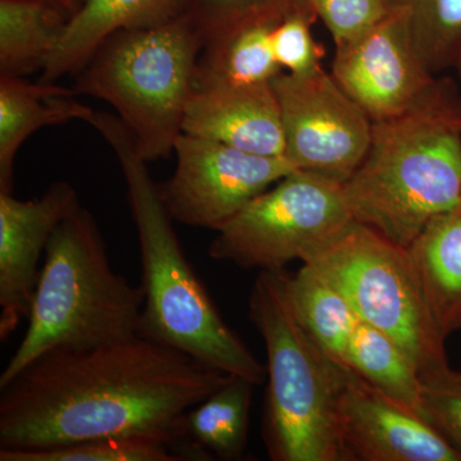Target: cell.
<instances>
[{
    "label": "cell",
    "mask_w": 461,
    "mask_h": 461,
    "mask_svg": "<svg viewBox=\"0 0 461 461\" xmlns=\"http://www.w3.org/2000/svg\"><path fill=\"white\" fill-rule=\"evenodd\" d=\"M230 378L142 335L56 348L0 387V448L147 437L177 453L185 414Z\"/></svg>",
    "instance_id": "6da1fadb"
},
{
    "label": "cell",
    "mask_w": 461,
    "mask_h": 461,
    "mask_svg": "<svg viewBox=\"0 0 461 461\" xmlns=\"http://www.w3.org/2000/svg\"><path fill=\"white\" fill-rule=\"evenodd\" d=\"M114 151L140 245L145 302L139 335L180 350L205 366L259 386L264 366L230 330L176 235L148 163L117 115L94 111L89 120Z\"/></svg>",
    "instance_id": "7a4b0ae2"
},
{
    "label": "cell",
    "mask_w": 461,
    "mask_h": 461,
    "mask_svg": "<svg viewBox=\"0 0 461 461\" xmlns=\"http://www.w3.org/2000/svg\"><path fill=\"white\" fill-rule=\"evenodd\" d=\"M342 191L355 222L405 249L461 204L459 84L439 76L411 111L373 122L368 153Z\"/></svg>",
    "instance_id": "3957f363"
},
{
    "label": "cell",
    "mask_w": 461,
    "mask_h": 461,
    "mask_svg": "<svg viewBox=\"0 0 461 461\" xmlns=\"http://www.w3.org/2000/svg\"><path fill=\"white\" fill-rule=\"evenodd\" d=\"M145 295L114 271L93 214L83 205L50 238L29 327L0 387L56 348H86L139 335Z\"/></svg>",
    "instance_id": "277c9868"
},
{
    "label": "cell",
    "mask_w": 461,
    "mask_h": 461,
    "mask_svg": "<svg viewBox=\"0 0 461 461\" xmlns=\"http://www.w3.org/2000/svg\"><path fill=\"white\" fill-rule=\"evenodd\" d=\"M285 269L260 271L249 317L267 348L263 439L273 461H348L336 405L345 364L324 353L302 326Z\"/></svg>",
    "instance_id": "5b68a950"
},
{
    "label": "cell",
    "mask_w": 461,
    "mask_h": 461,
    "mask_svg": "<svg viewBox=\"0 0 461 461\" xmlns=\"http://www.w3.org/2000/svg\"><path fill=\"white\" fill-rule=\"evenodd\" d=\"M204 41L186 14L112 35L80 69L76 93L114 109L147 163L175 153Z\"/></svg>",
    "instance_id": "8992f818"
},
{
    "label": "cell",
    "mask_w": 461,
    "mask_h": 461,
    "mask_svg": "<svg viewBox=\"0 0 461 461\" xmlns=\"http://www.w3.org/2000/svg\"><path fill=\"white\" fill-rule=\"evenodd\" d=\"M308 264L339 288L360 321L393 339L420 375L448 366L445 339L430 318L405 248L354 222Z\"/></svg>",
    "instance_id": "52a82bcc"
},
{
    "label": "cell",
    "mask_w": 461,
    "mask_h": 461,
    "mask_svg": "<svg viewBox=\"0 0 461 461\" xmlns=\"http://www.w3.org/2000/svg\"><path fill=\"white\" fill-rule=\"evenodd\" d=\"M354 222L342 184L296 169L215 230L208 256L244 269H285L311 262Z\"/></svg>",
    "instance_id": "ba28073f"
},
{
    "label": "cell",
    "mask_w": 461,
    "mask_h": 461,
    "mask_svg": "<svg viewBox=\"0 0 461 461\" xmlns=\"http://www.w3.org/2000/svg\"><path fill=\"white\" fill-rule=\"evenodd\" d=\"M280 108L285 158L296 169L344 184L362 165L373 121L323 67L281 72L272 81Z\"/></svg>",
    "instance_id": "9c48e42d"
},
{
    "label": "cell",
    "mask_w": 461,
    "mask_h": 461,
    "mask_svg": "<svg viewBox=\"0 0 461 461\" xmlns=\"http://www.w3.org/2000/svg\"><path fill=\"white\" fill-rule=\"evenodd\" d=\"M176 168L158 185L169 217L217 230L250 200L296 171L285 157L260 156L209 139L181 133Z\"/></svg>",
    "instance_id": "30bf717a"
},
{
    "label": "cell",
    "mask_w": 461,
    "mask_h": 461,
    "mask_svg": "<svg viewBox=\"0 0 461 461\" xmlns=\"http://www.w3.org/2000/svg\"><path fill=\"white\" fill-rule=\"evenodd\" d=\"M330 75L373 122L411 111L439 77L420 59L408 12L402 7L393 8L359 38L338 45Z\"/></svg>",
    "instance_id": "8fae6325"
},
{
    "label": "cell",
    "mask_w": 461,
    "mask_h": 461,
    "mask_svg": "<svg viewBox=\"0 0 461 461\" xmlns=\"http://www.w3.org/2000/svg\"><path fill=\"white\" fill-rule=\"evenodd\" d=\"M336 417L348 461H461L427 418L345 366Z\"/></svg>",
    "instance_id": "7c38bea8"
},
{
    "label": "cell",
    "mask_w": 461,
    "mask_h": 461,
    "mask_svg": "<svg viewBox=\"0 0 461 461\" xmlns=\"http://www.w3.org/2000/svg\"><path fill=\"white\" fill-rule=\"evenodd\" d=\"M81 206L77 190L56 182L41 198L0 193V339L7 341L29 318L38 286L39 262L54 230Z\"/></svg>",
    "instance_id": "4fadbf2b"
},
{
    "label": "cell",
    "mask_w": 461,
    "mask_h": 461,
    "mask_svg": "<svg viewBox=\"0 0 461 461\" xmlns=\"http://www.w3.org/2000/svg\"><path fill=\"white\" fill-rule=\"evenodd\" d=\"M182 133L260 156L285 157L280 108L272 83L195 81Z\"/></svg>",
    "instance_id": "5bb4252c"
},
{
    "label": "cell",
    "mask_w": 461,
    "mask_h": 461,
    "mask_svg": "<svg viewBox=\"0 0 461 461\" xmlns=\"http://www.w3.org/2000/svg\"><path fill=\"white\" fill-rule=\"evenodd\" d=\"M186 7L187 0H84L67 20L41 69V81L54 83L80 71L114 33L162 25L184 14Z\"/></svg>",
    "instance_id": "9a60e30c"
},
{
    "label": "cell",
    "mask_w": 461,
    "mask_h": 461,
    "mask_svg": "<svg viewBox=\"0 0 461 461\" xmlns=\"http://www.w3.org/2000/svg\"><path fill=\"white\" fill-rule=\"evenodd\" d=\"M76 94L53 83L0 76V193L14 191L17 153L32 133L71 121L89 122L94 111Z\"/></svg>",
    "instance_id": "2e32d148"
},
{
    "label": "cell",
    "mask_w": 461,
    "mask_h": 461,
    "mask_svg": "<svg viewBox=\"0 0 461 461\" xmlns=\"http://www.w3.org/2000/svg\"><path fill=\"white\" fill-rule=\"evenodd\" d=\"M406 250L430 318L446 339L461 330V204L433 218Z\"/></svg>",
    "instance_id": "e0dca14e"
},
{
    "label": "cell",
    "mask_w": 461,
    "mask_h": 461,
    "mask_svg": "<svg viewBox=\"0 0 461 461\" xmlns=\"http://www.w3.org/2000/svg\"><path fill=\"white\" fill-rule=\"evenodd\" d=\"M256 384L232 375L222 387L191 408L182 420L177 446L184 460H240L248 446Z\"/></svg>",
    "instance_id": "ac0fdd59"
},
{
    "label": "cell",
    "mask_w": 461,
    "mask_h": 461,
    "mask_svg": "<svg viewBox=\"0 0 461 461\" xmlns=\"http://www.w3.org/2000/svg\"><path fill=\"white\" fill-rule=\"evenodd\" d=\"M68 14L44 0H0V76L44 68Z\"/></svg>",
    "instance_id": "d6986e66"
},
{
    "label": "cell",
    "mask_w": 461,
    "mask_h": 461,
    "mask_svg": "<svg viewBox=\"0 0 461 461\" xmlns=\"http://www.w3.org/2000/svg\"><path fill=\"white\" fill-rule=\"evenodd\" d=\"M287 295L294 313L306 332L332 359L345 364V354L359 315L339 291L313 264L304 263L288 275Z\"/></svg>",
    "instance_id": "ffe728a7"
},
{
    "label": "cell",
    "mask_w": 461,
    "mask_h": 461,
    "mask_svg": "<svg viewBox=\"0 0 461 461\" xmlns=\"http://www.w3.org/2000/svg\"><path fill=\"white\" fill-rule=\"evenodd\" d=\"M344 363L391 399L427 418L420 372L386 333L360 321L348 342Z\"/></svg>",
    "instance_id": "44dd1931"
},
{
    "label": "cell",
    "mask_w": 461,
    "mask_h": 461,
    "mask_svg": "<svg viewBox=\"0 0 461 461\" xmlns=\"http://www.w3.org/2000/svg\"><path fill=\"white\" fill-rule=\"evenodd\" d=\"M276 25L241 27L206 42L200 54L195 81L269 84L281 74L272 47Z\"/></svg>",
    "instance_id": "7402d4cb"
},
{
    "label": "cell",
    "mask_w": 461,
    "mask_h": 461,
    "mask_svg": "<svg viewBox=\"0 0 461 461\" xmlns=\"http://www.w3.org/2000/svg\"><path fill=\"white\" fill-rule=\"evenodd\" d=\"M408 12L412 41L430 74L454 71L461 54V0H393Z\"/></svg>",
    "instance_id": "603a6c76"
},
{
    "label": "cell",
    "mask_w": 461,
    "mask_h": 461,
    "mask_svg": "<svg viewBox=\"0 0 461 461\" xmlns=\"http://www.w3.org/2000/svg\"><path fill=\"white\" fill-rule=\"evenodd\" d=\"M299 12L317 14L312 0H187L185 14L205 45L241 27L277 25Z\"/></svg>",
    "instance_id": "cb8c5ba5"
},
{
    "label": "cell",
    "mask_w": 461,
    "mask_h": 461,
    "mask_svg": "<svg viewBox=\"0 0 461 461\" xmlns=\"http://www.w3.org/2000/svg\"><path fill=\"white\" fill-rule=\"evenodd\" d=\"M0 461H182V457L159 439L100 437L36 450L0 448Z\"/></svg>",
    "instance_id": "d4e9b609"
},
{
    "label": "cell",
    "mask_w": 461,
    "mask_h": 461,
    "mask_svg": "<svg viewBox=\"0 0 461 461\" xmlns=\"http://www.w3.org/2000/svg\"><path fill=\"white\" fill-rule=\"evenodd\" d=\"M317 20L314 12H299L273 27V53L282 71L306 75L321 68L323 48L312 33V26Z\"/></svg>",
    "instance_id": "484cf974"
},
{
    "label": "cell",
    "mask_w": 461,
    "mask_h": 461,
    "mask_svg": "<svg viewBox=\"0 0 461 461\" xmlns=\"http://www.w3.org/2000/svg\"><path fill=\"white\" fill-rule=\"evenodd\" d=\"M420 381L426 417L461 454V371L447 366Z\"/></svg>",
    "instance_id": "4316f807"
},
{
    "label": "cell",
    "mask_w": 461,
    "mask_h": 461,
    "mask_svg": "<svg viewBox=\"0 0 461 461\" xmlns=\"http://www.w3.org/2000/svg\"><path fill=\"white\" fill-rule=\"evenodd\" d=\"M335 47L359 38L393 8V0H312Z\"/></svg>",
    "instance_id": "83f0119b"
},
{
    "label": "cell",
    "mask_w": 461,
    "mask_h": 461,
    "mask_svg": "<svg viewBox=\"0 0 461 461\" xmlns=\"http://www.w3.org/2000/svg\"><path fill=\"white\" fill-rule=\"evenodd\" d=\"M50 5H56L57 8L62 9L65 14L72 16L80 5H83L84 0H44Z\"/></svg>",
    "instance_id": "f1b7e54d"
},
{
    "label": "cell",
    "mask_w": 461,
    "mask_h": 461,
    "mask_svg": "<svg viewBox=\"0 0 461 461\" xmlns=\"http://www.w3.org/2000/svg\"><path fill=\"white\" fill-rule=\"evenodd\" d=\"M454 72L457 76V84H459L461 89V54L459 59H457L456 66H455Z\"/></svg>",
    "instance_id": "f546056e"
}]
</instances>
